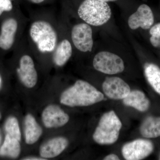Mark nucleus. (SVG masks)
<instances>
[{
  "label": "nucleus",
  "mask_w": 160,
  "mask_h": 160,
  "mask_svg": "<svg viewBox=\"0 0 160 160\" xmlns=\"http://www.w3.org/2000/svg\"><path fill=\"white\" fill-rule=\"evenodd\" d=\"M104 94L89 83L78 80L73 86L63 92L60 97L61 104L69 107L86 106L102 101Z\"/></svg>",
  "instance_id": "nucleus-1"
},
{
  "label": "nucleus",
  "mask_w": 160,
  "mask_h": 160,
  "mask_svg": "<svg viewBox=\"0 0 160 160\" xmlns=\"http://www.w3.org/2000/svg\"><path fill=\"white\" fill-rule=\"evenodd\" d=\"M122 122L113 111L103 114L93 133V140L100 145H110L117 141Z\"/></svg>",
  "instance_id": "nucleus-2"
},
{
  "label": "nucleus",
  "mask_w": 160,
  "mask_h": 160,
  "mask_svg": "<svg viewBox=\"0 0 160 160\" xmlns=\"http://www.w3.org/2000/svg\"><path fill=\"white\" fill-rule=\"evenodd\" d=\"M78 14L87 24L98 26L107 23L112 12L107 3L98 0H84L79 7Z\"/></svg>",
  "instance_id": "nucleus-3"
},
{
  "label": "nucleus",
  "mask_w": 160,
  "mask_h": 160,
  "mask_svg": "<svg viewBox=\"0 0 160 160\" xmlns=\"http://www.w3.org/2000/svg\"><path fill=\"white\" fill-rule=\"evenodd\" d=\"M30 35L41 52H51L55 48L57 34L48 22L38 21L32 23L30 27Z\"/></svg>",
  "instance_id": "nucleus-4"
},
{
  "label": "nucleus",
  "mask_w": 160,
  "mask_h": 160,
  "mask_svg": "<svg viewBox=\"0 0 160 160\" xmlns=\"http://www.w3.org/2000/svg\"><path fill=\"white\" fill-rule=\"evenodd\" d=\"M93 66L97 71L109 75L121 73L125 69L124 62L119 56L106 51L101 52L96 55Z\"/></svg>",
  "instance_id": "nucleus-5"
},
{
  "label": "nucleus",
  "mask_w": 160,
  "mask_h": 160,
  "mask_svg": "<svg viewBox=\"0 0 160 160\" xmlns=\"http://www.w3.org/2000/svg\"><path fill=\"white\" fill-rule=\"evenodd\" d=\"M153 149L154 146L151 141L139 139L124 145L122 153L125 159L140 160L149 156Z\"/></svg>",
  "instance_id": "nucleus-6"
},
{
  "label": "nucleus",
  "mask_w": 160,
  "mask_h": 160,
  "mask_svg": "<svg viewBox=\"0 0 160 160\" xmlns=\"http://www.w3.org/2000/svg\"><path fill=\"white\" fill-rule=\"evenodd\" d=\"M71 38L75 46L80 51H92L93 44L92 29L88 24L80 23L73 26Z\"/></svg>",
  "instance_id": "nucleus-7"
},
{
  "label": "nucleus",
  "mask_w": 160,
  "mask_h": 160,
  "mask_svg": "<svg viewBox=\"0 0 160 160\" xmlns=\"http://www.w3.org/2000/svg\"><path fill=\"white\" fill-rule=\"evenodd\" d=\"M102 89L106 96L113 100L123 99L131 91L128 84L118 77L106 78Z\"/></svg>",
  "instance_id": "nucleus-8"
},
{
  "label": "nucleus",
  "mask_w": 160,
  "mask_h": 160,
  "mask_svg": "<svg viewBox=\"0 0 160 160\" xmlns=\"http://www.w3.org/2000/svg\"><path fill=\"white\" fill-rule=\"evenodd\" d=\"M42 121L47 128H56L62 127L68 123L69 115L56 105H50L43 110Z\"/></svg>",
  "instance_id": "nucleus-9"
},
{
  "label": "nucleus",
  "mask_w": 160,
  "mask_h": 160,
  "mask_svg": "<svg viewBox=\"0 0 160 160\" xmlns=\"http://www.w3.org/2000/svg\"><path fill=\"white\" fill-rule=\"evenodd\" d=\"M154 21V16L151 8L146 4H142L136 12L129 17L128 25L130 29L133 30L140 27L148 29L151 28Z\"/></svg>",
  "instance_id": "nucleus-10"
},
{
  "label": "nucleus",
  "mask_w": 160,
  "mask_h": 160,
  "mask_svg": "<svg viewBox=\"0 0 160 160\" xmlns=\"http://www.w3.org/2000/svg\"><path fill=\"white\" fill-rule=\"evenodd\" d=\"M17 73L21 82L28 88H33L38 82V74L32 58L29 56H23L20 60Z\"/></svg>",
  "instance_id": "nucleus-11"
},
{
  "label": "nucleus",
  "mask_w": 160,
  "mask_h": 160,
  "mask_svg": "<svg viewBox=\"0 0 160 160\" xmlns=\"http://www.w3.org/2000/svg\"><path fill=\"white\" fill-rule=\"evenodd\" d=\"M68 144L69 142L66 138L62 137L53 138L41 146L40 155L44 158L56 157L66 149Z\"/></svg>",
  "instance_id": "nucleus-12"
},
{
  "label": "nucleus",
  "mask_w": 160,
  "mask_h": 160,
  "mask_svg": "<svg viewBox=\"0 0 160 160\" xmlns=\"http://www.w3.org/2000/svg\"><path fill=\"white\" fill-rule=\"evenodd\" d=\"M18 29V22L14 18H9L3 22L0 34V48L3 50L10 49L14 42Z\"/></svg>",
  "instance_id": "nucleus-13"
},
{
  "label": "nucleus",
  "mask_w": 160,
  "mask_h": 160,
  "mask_svg": "<svg viewBox=\"0 0 160 160\" xmlns=\"http://www.w3.org/2000/svg\"><path fill=\"white\" fill-rule=\"evenodd\" d=\"M123 102L126 106L133 107L142 112L147 111L150 106V101L145 93L140 90L130 91L123 99Z\"/></svg>",
  "instance_id": "nucleus-14"
},
{
  "label": "nucleus",
  "mask_w": 160,
  "mask_h": 160,
  "mask_svg": "<svg viewBox=\"0 0 160 160\" xmlns=\"http://www.w3.org/2000/svg\"><path fill=\"white\" fill-rule=\"evenodd\" d=\"M42 133V129L32 115L27 114L25 118L26 142L32 145L36 142Z\"/></svg>",
  "instance_id": "nucleus-15"
},
{
  "label": "nucleus",
  "mask_w": 160,
  "mask_h": 160,
  "mask_svg": "<svg viewBox=\"0 0 160 160\" xmlns=\"http://www.w3.org/2000/svg\"><path fill=\"white\" fill-rule=\"evenodd\" d=\"M140 132L144 137L152 138L160 137V117H149L143 121Z\"/></svg>",
  "instance_id": "nucleus-16"
},
{
  "label": "nucleus",
  "mask_w": 160,
  "mask_h": 160,
  "mask_svg": "<svg viewBox=\"0 0 160 160\" xmlns=\"http://www.w3.org/2000/svg\"><path fill=\"white\" fill-rule=\"evenodd\" d=\"M72 54V48L68 40L61 42L56 49L53 56V62L58 66H64L70 58Z\"/></svg>",
  "instance_id": "nucleus-17"
},
{
  "label": "nucleus",
  "mask_w": 160,
  "mask_h": 160,
  "mask_svg": "<svg viewBox=\"0 0 160 160\" xmlns=\"http://www.w3.org/2000/svg\"><path fill=\"white\" fill-rule=\"evenodd\" d=\"M20 152L19 141L6 134L4 142L0 148V156L16 158L18 157Z\"/></svg>",
  "instance_id": "nucleus-18"
},
{
  "label": "nucleus",
  "mask_w": 160,
  "mask_h": 160,
  "mask_svg": "<svg viewBox=\"0 0 160 160\" xmlns=\"http://www.w3.org/2000/svg\"><path fill=\"white\" fill-rule=\"evenodd\" d=\"M146 79L155 91L160 95V69L154 64H148L145 68Z\"/></svg>",
  "instance_id": "nucleus-19"
},
{
  "label": "nucleus",
  "mask_w": 160,
  "mask_h": 160,
  "mask_svg": "<svg viewBox=\"0 0 160 160\" xmlns=\"http://www.w3.org/2000/svg\"><path fill=\"white\" fill-rule=\"evenodd\" d=\"M5 130L6 134L10 137L16 139L19 142L21 141V131L18 122L16 118L11 116L7 118L5 122Z\"/></svg>",
  "instance_id": "nucleus-20"
},
{
  "label": "nucleus",
  "mask_w": 160,
  "mask_h": 160,
  "mask_svg": "<svg viewBox=\"0 0 160 160\" xmlns=\"http://www.w3.org/2000/svg\"><path fill=\"white\" fill-rule=\"evenodd\" d=\"M150 43L155 47H160V23H157L150 28Z\"/></svg>",
  "instance_id": "nucleus-21"
},
{
  "label": "nucleus",
  "mask_w": 160,
  "mask_h": 160,
  "mask_svg": "<svg viewBox=\"0 0 160 160\" xmlns=\"http://www.w3.org/2000/svg\"><path fill=\"white\" fill-rule=\"evenodd\" d=\"M12 9L11 0H0V16L4 12L10 11Z\"/></svg>",
  "instance_id": "nucleus-22"
},
{
  "label": "nucleus",
  "mask_w": 160,
  "mask_h": 160,
  "mask_svg": "<svg viewBox=\"0 0 160 160\" xmlns=\"http://www.w3.org/2000/svg\"><path fill=\"white\" fill-rule=\"evenodd\" d=\"M104 160H119V158L117 155L114 154H109L104 159Z\"/></svg>",
  "instance_id": "nucleus-23"
},
{
  "label": "nucleus",
  "mask_w": 160,
  "mask_h": 160,
  "mask_svg": "<svg viewBox=\"0 0 160 160\" xmlns=\"http://www.w3.org/2000/svg\"><path fill=\"white\" fill-rule=\"evenodd\" d=\"M22 160H46V158H43L36 157H28L24 158Z\"/></svg>",
  "instance_id": "nucleus-24"
},
{
  "label": "nucleus",
  "mask_w": 160,
  "mask_h": 160,
  "mask_svg": "<svg viewBox=\"0 0 160 160\" xmlns=\"http://www.w3.org/2000/svg\"><path fill=\"white\" fill-rule=\"evenodd\" d=\"M32 2L36 3V4H39V3L42 2L45 0H29Z\"/></svg>",
  "instance_id": "nucleus-25"
},
{
  "label": "nucleus",
  "mask_w": 160,
  "mask_h": 160,
  "mask_svg": "<svg viewBox=\"0 0 160 160\" xmlns=\"http://www.w3.org/2000/svg\"><path fill=\"white\" fill-rule=\"evenodd\" d=\"M98 1L107 3L108 2H115V1H117V0H98Z\"/></svg>",
  "instance_id": "nucleus-26"
},
{
  "label": "nucleus",
  "mask_w": 160,
  "mask_h": 160,
  "mask_svg": "<svg viewBox=\"0 0 160 160\" xmlns=\"http://www.w3.org/2000/svg\"><path fill=\"white\" fill-rule=\"evenodd\" d=\"M2 133H1V130H0V145H1V142H2Z\"/></svg>",
  "instance_id": "nucleus-27"
},
{
  "label": "nucleus",
  "mask_w": 160,
  "mask_h": 160,
  "mask_svg": "<svg viewBox=\"0 0 160 160\" xmlns=\"http://www.w3.org/2000/svg\"><path fill=\"white\" fill-rule=\"evenodd\" d=\"M2 78L1 77V75H0V88H1V86H2Z\"/></svg>",
  "instance_id": "nucleus-28"
},
{
  "label": "nucleus",
  "mask_w": 160,
  "mask_h": 160,
  "mask_svg": "<svg viewBox=\"0 0 160 160\" xmlns=\"http://www.w3.org/2000/svg\"><path fill=\"white\" fill-rule=\"evenodd\" d=\"M1 118H2V114H1V112H0V120H1Z\"/></svg>",
  "instance_id": "nucleus-29"
}]
</instances>
